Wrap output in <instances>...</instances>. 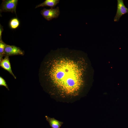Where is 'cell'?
<instances>
[{"label":"cell","mask_w":128,"mask_h":128,"mask_svg":"<svg viewBox=\"0 0 128 128\" xmlns=\"http://www.w3.org/2000/svg\"><path fill=\"white\" fill-rule=\"evenodd\" d=\"M47 76L52 86L58 88L66 96H74L81 84L77 65L69 61L50 60L46 63Z\"/></svg>","instance_id":"1"},{"label":"cell","mask_w":128,"mask_h":128,"mask_svg":"<svg viewBox=\"0 0 128 128\" xmlns=\"http://www.w3.org/2000/svg\"><path fill=\"white\" fill-rule=\"evenodd\" d=\"M41 13L46 20L50 21L58 18L60 15V12L59 7H57L55 8L49 9L44 8L41 10Z\"/></svg>","instance_id":"2"},{"label":"cell","mask_w":128,"mask_h":128,"mask_svg":"<svg viewBox=\"0 0 128 128\" xmlns=\"http://www.w3.org/2000/svg\"><path fill=\"white\" fill-rule=\"evenodd\" d=\"M18 1V0H3L0 11L14 12L16 14V9Z\"/></svg>","instance_id":"3"},{"label":"cell","mask_w":128,"mask_h":128,"mask_svg":"<svg viewBox=\"0 0 128 128\" xmlns=\"http://www.w3.org/2000/svg\"><path fill=\"white\" fill-rule=\"evenodd\" d=\"M128 13V8L125 6L123 0H117V10L114 18V21L118 22L120 18L124 14Z\"/></svg>","instance_id":"4"},{"label":"cell","mask_w":128,"mask_h":128,"mask_svg":"<svg viewBox=\"0 0 128 128\" xmlns=\"http://www.w3.org/2000/svg\"><path fill=\"white\" fill-rule=\"evenodd\" d=\"M5 56L14 55H23L24 52L18 47L14 45L6 44L4 51Z\"/></svg>","instance_id":"5"},{"label":"cell","mask_w":128,"mask_h":128,"mask_svg":"<svg viewBox=\"0 0 128 128\" xmlns=\"http://www.w3.org/2000/svg\"><path fill=\"white\" fill-rule=\"evenodd\" d=\"M0 66L1 67L9 72L15 79L16 78L12 71L9 56H5L4 59L0 60Z\"/></svg>","instance_id":"6"},{"label":"cell","mask_w":128,"mask_h":128,"mask_svg":"<svg viewBox=\"0 0 128 128\" xmlns=\"http://www.w3.org/2000/svg\"><path fill=\"white\" fill-rule=\"evenodd\" d=\"M46 120L49 123L51 128H60L63 123L57 120L54 118H51L47 116H45Z\"/></svg>","instance_id":"7"},{"label":"cell","mask_w":128,"mask_h":128,"mask_svg":"<svg viewBox=\"0 0 128 128\" xmlns=\"http://www.w3.org/2000/svg\"><path fill=\"white\" fill-rule=\"evenodd\" d=\"M59 0H46L43 3L37 5L35 8L44 6H48L54 8L59 2Z\"/></svg>","instance_id":"8"},{"label":"cell","mask_w":128,"mask_h":128,"mask_svg":"<svg viewBox=\"0 0 128 128\" xmlns=\"http://www.w3.org/2000/svg\"><path fill=\"white\" fill-rule=\"evenodd\" d=\"M20 24V22L17 18H13L10 20L9 25L10 28L12 29H15L17 28Z\"/></svg>","instance_id":"9"},{"label":"cell","mask_w":128,"mask_h":128,"mask_svg":"<svg viewBox=\"0 0 128 128\" xmlns=\"http://www.w3.org/2000/svg\"><path fill=\"white\" fill-rule=\"evenodd\" d=\"M6 44L2 40H0V60L5 56L4 51Z\"/></svg>","instance_id":"10"},{"label":"cell","mask_w":128,"mask_h":128,"mask_svg":"<svg viewBox=\"0 0 128 128\" xmlns=\"http://www.w3.org/2000/svg\"><path fill=\"white\" fill-rule=\"evenodd\" d=\"M0 86H4L8 90H9V89L5 80L1 76L0 77Z\"/></svg>","instance_id":"11"},{"label":"cell","mask_w":128,"mask_h":128,"mask_svg":"<svg viewBox=\"0 0 128 128\" xmlns=\"http://www.w3.org/2000/svg\"><path fill=\"white\" fill-rule=\"evenodd\" d=\"M3 29V27L0 24V40H2V34Z\"/></svg>","instance_id":"12"}]
</instances>
